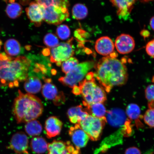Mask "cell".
<instances>
[{
  "label": "cell",
  "mask_w": 154,
  "mask_h": 154,
  "mask_svg": "<svg viewBox=\"0 0 154 154\" xmlns=\"http://www.w3.org/2000/svg\"><path fill=\"white\" fill-rule=\"evenodd\" d=\"M152 82H154V76L153 77V79H152Z\"/></svg>",
  "instance_id": "cell-37"
},
{
  "label": "cell",
  "mask_w": 154,
  "mask_h": 154,
  "mask_svg": "<svg viewBox=\"0 0 154 154\" xmlns=\"http://www.w3.org/2000/svg\"><path fill=\"white\" fill-rule=\"evenodd\" d=\"M31 61L24 56L14 58L0 53V84L10 88L17 87L29 77Z\"/></svg>",
  "instance_id": "cell-2"
},
{
  "label": "cell",
  "mask_w": 154,
  "mask_h": 154,
  "mask_svg": "<svg viewBox=\"0 0 154 154\" xmlns=\"http://www.w3.org/2000/svg\"><path fill=\"white\" fill-rule=\"evenodd\" d=\"M42 125L39 121L34 120L26 123L25 130L29 135L35 136L38 135L42 131Z\"/></svg>",
  "instance_id": "cell-25"
},
{
  "label": "cell",
  "mask_w": 154,
  "mask_h": 154,
  "mask_svg": "<svg viewBox=\"0 0 154 154\" xmlns=\"http://www.w3.org/2000/svg\"><path fill=\"white\" fill-rule=\"evenodd\" d=\"M41 81L38 77L32 76L25 81L24 88L28 94H34L38 93L42 88Z\"/></svg>",
  "instance_id": "cell-21"
},
{
  "label": "cell",
  "mask_w": 154,
  "mask_h": 154,
  "mask_svg": "<svg viewBox=\"0 0 154 154\" xmlns=\"http://www.w3.org/2000/svg\"><path fill=\"white\" fill-rule=\"evenodd\" d=\"M13 106V115L18 124L36 120L43 111V106L39 98L32 94H24L19 90Z\"/></svg>",
  "instance_id": "cell-3"
},
{
  "label": "cell",
  "mask_w": 154,
  "mask_h": 154,
  "mask_svg": "<svg viewBox=\"0 0 154 154\" xmlns=\"http://www.w3.org/2000/svg\"><path fill=\"white\" fill-rule=\"evenodd\" d=\"M69 133L77 149H80L85 147L89 140V137L79 124H76L74 126L71 127Z\"/></svg>",
  "instance_id": "cell-12"
},
{
  "label": "cell",
  "mask_w": 154,
  "mask_h": 154,
  "mask_svg": "<svg viewBox=\"0 0 154 154\" xmlns=\"http://www.w3.org/2000/svg\"><path fill=\"white\" fill-rule=\"evenodd\" d=\"M48 144L44 138L36 137L32 138L30 142V147L32 152L37 154H43L48 150Z\"/></svg>",
  "instance_id": "cell-22"
},
{
  "label": "cell",
  "mask_w": 154,
  "mask_h": 154,
  "mask_svg": "<svg viewBox=\"0 0 154 154\" xmlns=\"http://www.w3.org/2000/svg\"><path fill=\"white\" fill-rule=\"evenodd\" d=\"M146 51L148 55L154 58V39L151 40L146 44Z\"/></svg>",
  "instance_id": "cell-33"
},
{
  "label": "cell",
  "mask_w": 154,
  "mask_h": 154,
  "mask_svg": "<svg viewBox=\"0 0 154 154\" xmlns=\"http://www.w3.org/2000/svg\"><path fill=\"white\" fill-rule=\"evenodd\" d=\"M72 14L75 19L82 20L87 16L88 10L85 5L82 4H77L73 7Z\"/></svg>",
  "instance_id": "cell-26"
},
{
  "label": "cell",
  "mask_w": 154,
  "mask_h": 154,
  "mask_svg": "<svg viewBox=\"0 0 154 154\" xmlns=\"http://www.w3.org/2000/svg\"><path fill=\"white\" fill-rule=\"evenodd\" d=\"M150 25L152 29L154 31V16L152 17L150 20Z\"/></svg>",
  "instance_id": "cell-35"
},
{
  "label": "cell",
  "mask_w": 154,
  "mask_h": 154,
  "mask_svg": "<svg viewBox=\"0 0 154 154\" xmlns=\"http://www.w3.org/2000/svg\"><path fill=\"white\" fill-rule=\"evenodd\" d=\"M79 64L78 59L75 57H70L62 63L61 67L63 72L68 74L75 68Z\"/></svg>",
  "instance_id": "cell-28"
},
{
  "label": "cell",
  "mask_w": 154,
  "mask_h": 154,
  "mask_svg": "<svg viewBox=\"0 0 154 154\" xmlns=\"http://www.w3.org/2000/svg\"><path fill=\"white\" fill-rule=\"evenodd\" d=\"M44 43L48 47L52 48L57 47L59 44L57 38L52 33L46 35L44 38Z\"/></svg>",
  "instance_id": "cell-29"
},
{
  "label": "cell",
  "mask_w": 154,
  "mask_h": 154,
  "mask_svg": "<svg viewBox=\"0 0 154 154\" xmlns=\"http://www.w3.org/2000/svg\"><path fill=\"white\" fill-rule=\"evenodd\" d=\"M116 56L117 54L113 53L102 58L95 67L94 76L108 93L115 86L124 85L128 79L126 66Z\"/></svg>",
  "instance_id": "cell-1"
},
{
  "label": "cell",
  "mask_w": 154,
  "mask_h": 154,
  "mask_svg": "<svg viewBox=\"0 0 154 154\" xmlns=\"http://www.w3.org/2000/svg\"><path fill=\"white\" fill-rule=\"evenodd\" d=\"M145 95L148 101L149 109L154 107V84L148 86L145 90Z\"/></svg>",
  "instance_id": "cell-30"
},
{
  "label": "cell",
  "mask_w": 154,
  "mask_h": 154,
  "mask_svg": "<svg viewBox=\"0 0 154 154\" xmlns=\"http://www.w3.org/2000/svg\"><path fill=\"white\" fill-rule=\"evenodd\" d=\"M72 40L59 44L51 49L50 59L52 63H56L60 66L61 63L72 57L74 52L71 42Z\"/></svg>",
  "instance_id": "cell-7"
},
{
  "label": "cell",
  "mask_w": 154,
  "mask_h": 154,
  "mask_svg": "<svg viewBox=\"0 0 154 154\" xmlns=\"http://www.w3.org/2000/svg\"><path fill=\"white\" fill-rule=\"evenodd\" d=\"M69 16L67 8L51 5L44 9V20L48 24H60Z\"/></svg>",
  "instance_id": "cell-8"
},
{
  "label": "cell",
  "mask_w": 154,
  "mask_h": 154,
  "mask_svg": "<svg viewBox=\"0 0 154 154\" xmlns=\"http://www.w3.org/2000/svg\"><path fill=\"white\" fill-rule=\"evenodd\" d=\"M106 122V117L99 118L89 115L78 124L80 125L90 139L93 141H97L100 139Z\"/></svg>",
  "instance_id": "cell-6"
},
{
  "label": "cell",
  "mask_w": 154,
  "mask_h": 154,
  "mask_svg": "<svg viewBox=\"0 0 154 154\" xmlns=\"http://www.w3.org/2000/svg\"><path fill=\"white\" fill-rule=\"evenodd\" d=\"M126 114L131 120L137 121L139 120L140 110L139 106L135 103H131L127 106Z\"/></svg>",
  "instance_id": "cell-27"
},
{
  "label": "cell",
  "mask_w": 154,
  "mask_h": 154,
  "mask_svg": "<svg viewBox=\"0 0 154 154\" xmlns=\"http://www.w3.org/2000/svg\"><path fill=\"white\" fill-rule=\"evenodd\" d=\"M2 45V42L1 40H0V49H1V46Z\"/></svg>",
  "instance_id": "cell-36"
},
{
  "label": "cell",
  "mask_w": 154,
  "mask_h": 154,
  "mask_svg": "<svg viewBox=\"0 0 154 154\" xmlns=\"http://www.w3.org/2000/svg\"><path fill=\"white\" fill-rule=\"evenodd\" d=\"M106 119L107 122L114 127L122 126L128 123L126 113L121 109H112L108 112Z\"/></svg>",
  "instance_id": "cell-15"
},
{
  "label": "cell",
  "mask_w": 154,
  "mask_h": 154,
  "mask_svg": "<svg viewBox=\"0 0 154 154\" xmlns=\"http://www.w3.org/2000/svg\"><path fill=\"white\" fill-rule=\"evenodd\" d=\"M83 104L85 107L86 111L88 114L99 118L106 117L107 113L106 109L103 103H98L88 104L83 101Z\"/></svg>",
  "instance_id": "cell-20"
},
{
  "label": "cell",
  "mask_w": 154,
  "mask_h": 154,
  "mask_svg": "<svg viewBox=\"0 0 154 154\" xmlns=\"http://www.w3.org/2000/svg\"><path fill=\"white\" fill-rule=\"evenodd\" d=\"M111 2L117 9V14L119 17L125 18L131 12L135 1H111Z\"/></svg>",
  "instance_id": "cell-18"
},
{
  "label": "cell",
  "mask_w": 154,
  "mask_h": 154,
  "mask_svg": "<svg viewBox=\"0 0 154 154\" xmlns=\"http://www.w3.org/2000/svg\"><path fill=\"white\" fill-rule=\"evenodd\" d=\"M143 118L146 124L152 128H154V108L149 109L146 111Z\"/></svg>",
  "instance_id": "cell-32"
},
{
  "label": "cell",
  "mask_w": 154,
  "mask_h": 154,
  "mask_svg": "<svg viewBox=\"0 0 154 154\" xmlns=\"http://www.w3.org/2000/svg\"><path fill=\"white\" fill-rule=\"evenodd\" d=\"M29 139L23 132H18L13 135L10 142L8 149L18 154H28Z\"/></svg>",
  "instance_id": "cell-10"
},
{
  "label": "cell",
  "mask_w": 154,
  "mask_h": 154,
  "mask_svg": "<svg viewBox=\"0 0 154 154\" xmlns=\"http://www.w3.org/2000/svg\"><path fill=\"white\" fill-rule=\"evenodd\" d=\"M4 48L5 52L9 56H16L20 52V43L17 40L13 38L8 40L5 42Z\"/></svg>",
  "instance_id": "cell-23"
},
{
  "label": "cell",
  "mask_w": 154,
  "mask_h": 154,
  "mask_svg": "<svg viewBox=\"0 0 154 154\" xmlns=\"http://www.w3.org/2000/svg\"><path fill=\"white\" fill-rule=\"evenodd\" d=\"M63 123L55 116L50 117L45 121V129L48 138H51L60 134Z\"/></svg>",
  "instance_id": "cell-17"
},
{
  "label": "cell",
  "mask_w": 154,
  "mask_h": 154,
  "mask_svg": "<svg viewBox=\"0 0 154 154\" xmlns=\"http://www.w3.org/2000/svg\"><path fill=\"white\" fill-rule=\"evenodd\" d=\"M58 36L62 40L67 39L70 35V30L66 25H61L58 26L57 30Z\"/></svg>",
  "instance_id": "cell-31"
},
{
  "label": "cell",
  "mask_w": 154,
  "mask_h": 154,
  "mask_svg": "<svg viewBox=\"0 0 154 154\" xmlns=\"http://www.w3.org/2000/svg\"><path fill=\"white\" fill-rule=\"evenodd\" d=\"M48 146V154H81L80 149L75 148L69 141L55 140Z\"/></svg>",
  "instance_id": "cell-11"
},
{
  "label": "cell",
  "mask_w": 154,
  "mask_h": 154,
  "mask_svg": "<svg viewBox=\"0 0 154 154\" xmlns=\"http://www.w3.org/2000/svg\"><path fill=\"white\" fill-rule=\"evenodd\" d=\"M95 66L93 61H88L79 63L74 70L61 77L59 80L65 86L73 88L82 81L83 79L88 74V71Z\"/></svg>",
  "instance_id": "cell-5"
},
{
  "label": "cell",
  "mask_w": 154,
  "mask_h": 154,
  "mask_svg": "<svg viewBox=\"0 0 154 154\" xmlns=\"http://www.w3.org/2000/svg\"><path fill=\"white\" fill-rule=\"evenodd\" d=\"M85 102L88 104L101 103L106 100L105 90L101 86L98 85L95 80L94 73L90 72L87 74L85 79L78 86Z\"/></svg>",
  "instance_id": "cell-4"
},
{
  "label": "cell",
  "mask_w": 154,
  "mask_h": 154,
  "mask_svg": "<svg viewBox=\"0 0 154 154\" xmlns=\"http://www.w3.org/2000/svg\"><path fill=\"white\" fill-rule=\"evenodd\" d=\"M22 10V8L19 4L15 2L14 1H10L6 8V13L10 18L15 19L20 16Z\"/></svg>",
  "instance_id": "cell-24"
},
{
  "label": "cell",
  "mask_w": 154,
  "mask_h": 154,
  "mask_svg": "<svg viewBox=\"0 0 154 154\" xmlns=\"http://www.w3.org/2000/svg\"><path fill=\"white\" fill-rule=\"evenodd\" d=\"M45 83L42 88L43 97L48 100H52L55 105L62 104L65 101V97L62 92H59L56 86L51 83V80L45 79Z\"/></svg>",
  "instance_id": "cell-9"
},
{
  "label": "cell",
  "mask_w": 154,
  "mask_h": 154,
  "mask_svg": "<svg viewBox=\"0 0 154 154\" xmlns=\"http://www.w3.org/2000/svg\"><path fill=\"white\" fill-rule=\"evenodd\" d=\"M125 154H141L139 149L136 147H131L128 148L126 150Z\"/></svg>",
  "instance_id": "cell-34"
},
{
  "label": "cell",
  "mask_w": 154,
  "mask_h": 154,
  "mask_svg": "<svg viewBox=\"0 0 154 154\" xmlns=\"http://www.w3.org/2000/svg\"><path fill=\"white\" fill-rule=\"evenodd\" d=\"M67 114L71 122L76 124H79L89 115L84 110L82 105L70 108L67 111Z\"/></svg>",
  "instance_id": "cell-19"
},
{
  "label": "cell",
  "mask_w": 154,
  "mask_h": 154,
  "mask_svg": "<svg viewBox=\"0 0 154 154\" xmlns=\"http://www.w3.org/2000/svg\"><path fill=\"white\" fill-rule=\"evenodd\" d=\"M45 8L35 2L30 4L29 6L26 9V12L29 19L36 26H40L44 20Z\"/></svg>",
  "instance_id": "cell-14"
},
{
  "label": "cell",
  "mask_w": 154,
  "mask_h": 154,
  "mask_svg": "<svg viewBox=\"0 0 154 154\" xmlns=\"http://www.w3.org/2000/svg\"><path fill=\"white\" fill-rule=\"evenodd\" d=\"M0 85H1V84H0Z\"/></svg>",
  "instance_id": "cell-38"
},
{
  "label": "cell",
  "mask_w": 154,
  "mask_h": 154,
  "mask_svg": "<svg viewBox=\"0 0 154 154\" xmlns=\"http://www.w3.org/2000/svg\"><path fill=\"white\" fill-rule=\"evenodd\" d=\"M115 46L119 53L125 54L133 51L135 43L133 38L130 35L123 34L117 36Z\"/></svg>",
  "instance_id": "cell-13"
},
{
  "label": "cell",
  "mask_w": 154,
  "mask_h": 154,
  "mask_svg": "<svg viewBox=\"0 0 154 154\" xmlns=\"http://www.w3.org/2000/svg\"><path fill=\"white\" fill-rule=\"evenodd\" d=\"M115 46L111 38L108 36H103L96 41L95 48L100 54L107 57L114 53Z\"/></svg>",
  "instance_id": "cell-16"
}]
</instances>
